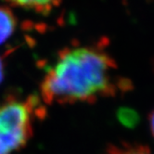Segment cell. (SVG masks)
Instances as JSON below:
<instances>
[{"instance_id": "obj_1", "label": "cell", "mask_w": 154, "mask_h": 154, "mask_svg": "<svg viewBox=\"0 0 154 154\" xmlns=\"http://www.w3.org/2000/svg\"><path fill=\"white\" fill-rule=\"evenodd\" d=\"M108 55L94 48L80 47L60 53L41 84L43 100L48 104L95 102L125 91Z\"/></svg>"}, {"instance_id": "obj_2", "label": "cell", "mask_w": 154, "mask_h": 154, "mask_svg": "<svg viewBox=\"0 0 154 154\" xmlns=\"http://www.w3.org/2000/svg\"><path fill=\"white\" fill-rule=\"evenodd\" d=\"M35 105V98L8 100L0 104V147L7 153L20 149L28 142L32 133Z\"/></svg>"}, {"instance_id": "obj_3", "label": "cell", "mask_w": 154, "mask_h": 154, "mask_svg": "<svg viewBox=\"0 0 154 154\" xmlns=\"http://www.w3.org/2000/svg\"><path fill=\"white\" fill-rule=\"evenodd\" d=\"M15 25V18L12 12L6 8L0 7V45L13 34Z\"/></svg>"}, {"instance_id": "obj_4", "label": "cell", "mask_w": 154, "mask_h": 154, "mask_svg": "<svg viewBox=\"0 0 154 154\" xmlns=\"http://www.w3.org/2000/svg\"><path fill=\"white\" fill-rule=\"evenodd\" d=\"M104 154H152V152L144 145L123 143L121 145H111Z\"/></svg>"}, {"instance_id": "obj_5", "label": "cell", "mask_w": 154, "mask_h": 154, "mask_svg": "<svg viewBox=\"0 0 154 154\" xmlns=\"http://www.w3.org/2000/svg\"><path fill=\"white\" fill-rule=\"evenodd\" d=\"M9 3L26 8L46 9L50 8L57 0H7Z\"/></svg>"}, {"instance_id": "obj_6", "label": "cell", "mask_w": 154, "mask_h": 154, "mask_svg": "<svg viewBox=\"0 0 154 154\" xmlns=\"http://www.w3.org/2000/svg\"><path fill=\"white\" fill-rule=\"evenodd\" d=\"M149 127H150L151 134L154 137V109L151 112V113L149 115Z\"/></svg>"}, {"instance_id": "obj_7", "label": "cell", "mask_w": 154, "mask_h": 154, "mask_svg": "<svg viewBox=\"0 0 154 154\" xmlns=\"http://www.w3.org/2000/svg\"><path fill=\"white\" fill-rule=\"evenodd\" d=\"M3 76H4V73H3V65H2L1 60H0V83H1V81L3 79Z\"/></svg>"}, {"instance_id": "obj_8", "label": "cell", "mask_w": 154, "mask_h": 154, "mask_svg": "<svg viewBox=\"0 0 154 154\" xmlns=\"http://www.w3.org/2000/svg\"><path fill=\"white\" fill-rule=\"evenodd\" d=\"M0 154H8V153H7L1 147H0Z\"/></svg>"}]
</instances>
